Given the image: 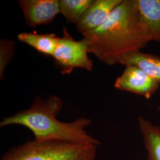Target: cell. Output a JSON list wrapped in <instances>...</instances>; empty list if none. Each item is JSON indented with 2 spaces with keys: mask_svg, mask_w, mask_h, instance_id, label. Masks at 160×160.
<instances>
[{
  "mask_svg": "<svg viewBox=\"0 0 160 160\" xmlns=\"http://www.w3.org/2000/svg\"><path fill=\"white\" fill-rule=\"evenodd\" d=\"M82 36L89 53L109 66L118 64L123 55L141 51L152 41L136 0H123L102 26Z\"/></svg>",
  "mask_w": 160,
  "mask_h": 160,
  "instance_id": "1",
  "label": "cell"
},
{
  "mask_svg": "<svg viewBox=\"0 0 160 160\" xmlns=\"http://www.w3.org/2000/svg\"><path fill=\"white\" fill-rule=\"evenodd\" d=\"M62 106L61 98L56 95L46 100L36 97L29 109L4 118L0 122V127L14 125L24 126L32 132L33 140L37 142L56 140L100 146V141L86 131V128L92 124L90 119L80 118L71 122H63L58 119Z\"/></svg>",
  "mask_w": 160,
  "mask_h": 160,
  "instance_id": "2",
  "label": "cell"
},
{
  "mask_svg": "<svg viewBox=\"0 0 160 160\" xmlns=\"http://www.w3.org/2000/svg\"><path fill=\"white\" fill-rule=\"evenodd\" d=\"M98 145L49 140L27 142L9 149L2 160H95Z\"/></svg>",
  "mask_w": 160,
  "mask_h": 160,
  "instance_id": "3",
  "label": "cell"
},
{
  "mask_svg": "<svg viewBox=\"0 0 160 160\" xmlns=\"http://www.w3.org/2000/svg\"><path fill=\"white\" fill-rule=\"evenodd\" d=\"M88 53V45L86 39L75 40L63 27L62 36L59 38L57 48L52 57L60 72L62 75L70 74L75 68L92 71L93 62Z\"/></svg>",
  "mask_w": 160,
  "mask_h": 160,
  "instance_id": "4",
  "label": "cell"
},
{
  "mask_svg": "<svg viewBox=\"0 0 160 160\" xmlns=\"http://www.w3.org/2000/svg\"><path fill=\"white\" fill-rule=\"evenodd\" d=\"M114 82L115 88L150 99L160 88V84L134 66H126Z\"/></svg>",
  "mask_w": 160,
  "mask_h": 160,
  "instance_id": "5",
  "label": "cell"
},
{
  "mask_svg": "<svg viewBox=\"0 0 160 160\" xmlns=\"http://www.w3.org/2000/svg\"><path fill=\"white\" fill-rule=\"evenodd\" d=\"M18 4L30 28L49 24L60 14L59 0H19Z\"/></svg>",
  "mask_w": 160,
  "mask_h": 160,
  "instance_id": "6",
  "label": "cell"
},
{
  "mask_svg": "<svg viewBox=\"0 0 160 160\" xmlns=\"http://www.w3.org/2000/svg\"><path fill=\"white\" fill-rule=\"evenodd\" d=\"M123 0H94L75 24L78 32L84 34L102 26Z\"/></svg>",
  "mask_w": 160,
  "mask_h": 160,
  "instance_id": "7",
  "label": "cell"
},
{
  "mask_svg": "<svg viewBox=\"0 0 160 160\" xmlns=\"http://www.w3.org/2000/svg\"><path fill=\"white\" fill-rule=\"evenodd\" d=\"M124 66H134L160 84V57L141 51L132 52L123 55L119 63Z\"/></svg>",
  "mask_w": 160,
  "mask_h": 160,
  "instance_id": "8",
  "label": "cell"
},
{
  "mask_svg": "<svg viewBox=\"0 0 160 160\" xmlns=\"http://www.w3.org/2000/svg\"><path fill=\"white\" fill-rule=\"evenodd\" d=\"M152 41L160 43V0H136Z\"/></svg>",
  "mask_w": 160,
  "mask_h": 160,
  "instance_id": "9",
  "label": "cell"
},
{
  "mask_svg": "<svg viewBox=\"0 0 160 160\" xmlns=\"http://www.w3.org/2000/svg\"><path fill=\"white\" fill-rule=\"evenodd\" d=\"M138 126L147 152L148 160H160V126L142 116L138 118Z\"/></svg>",
  "mask_w": 160,
  "mask_h": 160,
  "instance_id": "10",
  "label": "cell"
},
{
  "mask_svg": "<svg viewBox=\"0 0 160 160\" xmlns=\"http://www.w3.org/2000/svg\"><path fill=\"white\" fill-rule=\"evenodd\" d=\"M59 38L55 33L39 34L37 33L23 32L17 35L21 42L33 47L37 51L53 57L57 48Z\"/></svg>",
  "mask_w": 160,
  "mask_h": 160,
  "instance_id": "11",
  "label": "cell"
},
{
  "mask_svg": "<svg viewBox=\"0 0 160 160\" xmlns=\"http://www.w3.org/2000/svg\"><path fill=\"white\" fill-rule=\"evenodd\" d=\"M94 0H59L60 14L68 23L77 24Z\"/></svg>",
  "mask_w": 160,
  "mask_h": 160,
  "instance_id": "12",
  "label": "cell"
},
{
  "mask_svg": "<svg viewBox=\"0 0 160 160\" xmlns=\"http://www.w3.org/2000/svg\"><path fill=\"white\" fill-rule=\"evenodd\" d=\"M15 42L12 40L1 39L0 41V78H4L7 65L12 60L15 51Z\"/></svg>",
  "mask_w": 160,
  "mask_h": 160,
  "instance_id": "13",
  "label": "cell"
},
{
  "mask_svg": "<svg viewBox=\"0 0 160 160\" xmlns=\"http://www.w3.org/2000/svg\"><path fill=\"white\" fill-rule=\"evenodd\" d=\"M158 110H159V111H160V107H159V108H158Z\"/></svg>",
  "mask_w": 160,
  "mask_h": 160,
  "instance_id": "14",
  "label": "cell"
}]
</instances>
